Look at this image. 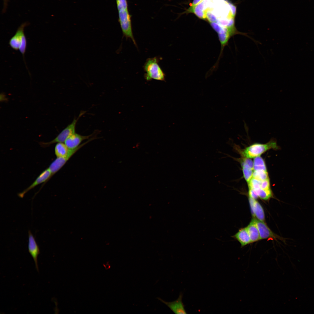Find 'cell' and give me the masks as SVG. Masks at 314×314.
<instances>
[{
  "mask_svg": "<svg viewBox=\"0 0 314 314\" xmlns=\"http://www.w3.org/2000/svg\"><path fill=\"white\" fill-rule=\"evenodd\" d=\"M160 58L156 56L147 58L143 67L144 78L147 81L153 79L165 81V74L159 65Z\"/></svg>",
  "mask_w": 314,
  "mask_h": 314,
  "instance_id": "obj_1",
  "label": "cell"
},
{
  "mask_svg": "<svg viewBox=\"0 0 314 314\" xmlns=\"http://www.w3.org/2000/svg\"><path fill=\"white\" fill-rule=\"evenodd\" d=\"M232 237L236 239L242 247L251 243L250 238L246 227L241 228Z\"/></svg>",
  "mask_w": 314,
  "mask_h": 314,
  "instance_id": "obj_12",
  "label": "cell"
},
{
  "mask_svg": "<svg viewBox=\"0 0 314 314\" xmlns=\"http://www.w3.org/2000/svg\"><path fill=\"white\" fill-rule=\"evenodd\" d=\"M91 141V139H89L75 148L69 149L68 152L66 156L57 157L51 163L48 167L51 173V177L61 169L78 150Z\"/></svg>",
  "mask_w": 314,
  "mask_h": 314,
  "instance_id": "obj_4",
  "label": "cell"
},
{
  "mask_svg": "<svg viewBox=\"0 0 314 314\" xmlns=\"http://www.w3.org/2000/svg\"><path fill=\"white\" fill-rule=\"evenodd\" d=\"M29 24L28 22L22 23L18 28L15 35L10 39L9 44L13 49L15 51L19 50L22 42V36L24 33V28Z\"/></svg>",
  "mask_w": 314,
  "mask_h": 314,
  "instance_id": "obj_6",
  "label": "cell"
},
{
  "mask_svg": "<svg viewBox=\"0 0 314 314\" xmlns=\"http://www.w3.org/2000/svg\"><path fill=\"white\" fill-rule=\"evenodd\" d=\"M254 170H262L267 171L265 161L260 156L255 158L253 162Z\"/></svg>",
  "mask_w": 314,
  "mask_h": 314,
  "instance_id": "obj_16",
  "label": "cell"
},
{
  "mask_svg": "<svg viewBox=\"0 0 314 314\" xmlns=\"http://www.w3.org/2000/svg\"><path fill=\"white\" fill-rule=\"evenodd\" d=\"M255 191L258 197L263 200H267L272 196V193L270 189L263 190L260 188Z\"/></svg>",
  "mask_w": 314,
  "mask_h": 314,
  "instance_id": "obj_19",
  "label": "cell"
},
{
  "mask_svg": "<svg viewBox=\"0 0 314 314\" xmlns=\"http://www.w3.org/2000/svg\"><path fill=\"white\" fill-rule=\"evenodd\" d=\"M249 197L254 199H256L258 197L256 192L253 189L249 188Z\"/></svg>",
  "mask_w": 314,
  "mask_h": 314,
  "instance_id": "obj_22",
  "label": "cell"
},
{
  "mask_svg": "<svg viewBox=\"0 0 314 314\" xmlns=\"http://www.w3.org/2000/svg\"><path fill=\"white\" fill-rule=\"evenodd\" d=\"M279 147L274 140H271L266 143H256L246 147L242 151V155L246 158H251L259 156L267 151L270 149H277Z\"/></svg>",
  "mask_w": 314,
  "mask_h": 314,
  "instance_id": "obj_2",
  "label": "cell"
},
{
  "mask_svg": "<svg viewBox=\"0 0 314 314\" xmlns=\"http://www.w3.org/2000/svg\"><path fill=\"white\" fill-rule=\"evenodd\" d=\"M252 178L260 181L269 179L267 171L262 170H254Z\"/></svg>",
  "mask_w": 314,
  "mask_h": 314,
  "instance_id": "obj_18",
  "label": "cell"
},
{
  "mask_svg": "<svg viewBox=\"0 0 314 314\" xmlns=\"http://www.w3.org/2000/svg\"><path fill=\"white\" fill-rule=\"evenodd\" d=\"M51 178V173L49 168L43 171L37 178L35 181L29 187L18 194V196L22 198L25 194L38 185L47 181Z\"/></svg>",
  "mask_w": 314,
  "mask_h": 314,
  "instance_id": "obj_5",
  "label": "cell"
},
{
  "mask_svg": "<svg viewBox=\"0 0 314 314\" xmlns=\"http://www.w3.org/2000/svg\"><path fill=\"white\" fill-rule=\"evenodd\" d=\"M260 189L263 190L270 189V182L269 179L261 181L260 184Z\"/></svg>",
  "mask_w": 314,
  "mask_h": 314,
  "instance_id": "obj_21",
  "label": "cell"
},
{
  "mask_svg": "<svg viewBox=\"0 0 314 314\" xmlns=\"http://www.w3.org/2000/svg\"><path fill=\"white\" fill-rule=\"evenodd\" d=\"M69 149L65 143H57L55 147V154L57 157L65 156L67 154Z\"/></svg>",
  "mask_w": 314,
  "mask_h": 314,
  "instance_id": "obj_14",
  "label": "cell"
},
{
  "mask_svg": "<svg viewBox=\"0 0 314 314\" xmlns=\"http://www.w3.org/2000/svg\"><path fill=\"white\" fill-rule=\"evenodd\" d=\"M94 133L88 135H83L75 132L67 138L65 143L69 149L75 148L81 145L83 140L90 138Z\"/></svg>",
  "mask_w": 314,
  "mask_h": 314,
  "instance_id": "obj_8",
  "label": "cell"
},
{
  "mask_svg": "<svg viewBox=\"0 0 314 314\" xmlns=\"http://www.w3.org/2000/svg\"><path fill=\"white\" fill-rule=\"evenodd\" d=\"M28 252L33 258L36 268L38 272V257L40 253V250L34 237L30 230L28 231Z\"/></svg>",
  "mask_w": 314,
  "mask_h": 314,
  "instance_id": "obj_7",
  "label": "cell"
},
{
  "mask_svg": "<svg viewBox=\"0 0 314 314\" xmlns=\"http://www.w3.org/2000/svg\"><path fill=\"white\" fill-rule=\"evenodd\" d=\"M242 165L244 178L248 183L252 177L254 169L244 162H242Z\"/></svg>",
  "mask_w": 314,
  "mask_h": 314,
  "instance_id": "obj_15",
  "label": "cell"
},
{
  "mask_svg": "<svg viewBox=\"0 0 314 314\" xmlns=\"http://www.w3.org/2000/svg\"><path fill=\"white\" fill-rule=\"evenodd\" d=\"M85 112H81L77 118H74L72 122L64 129L53 140L48 142H41L40 143L41 146L43 147H47L55 143L65 142L66 139L70 135L75 133L76 126L77 123L80 118Z\"/></svg>",
  "mask_w": 314,
  "mask_h": 314,
  "instance_id": "obj_3",
  "label": "cell"
},
{
  "mask_svg": "<svg viewBox=\"0 0 314 314\" xmlns=\"http://www.w3.org/2000/svg\"><path fill=\"white\" fill-rule=\"evenodd\" d=\"M182 297L183 294L181 293L177 299L173 301L167 302L159 298L158 299L166 304L174 313L187 314L182 301Z\"/></svg>",
  "mask_w": 314,
  "mask_h": 314,
  "instance_id": "obj_9",
  "label": "cell"
},
{
  "mask_svg": "<svg viewBox=\"0 0 314 314\" xmlns=\"http://www.w3.org/2000/svg\"><path fill=\"white\" fill-rule=\"evenodd\" d=\"M261 181L252 178L248 183L249 188L253 189L255 190L260 188Z\"/></svg>",
  "mask_w": 314,
  "mask_h": 314,
  "instance_id": "obj_20",
  "label": "cell"
},
{
  "mask_svg": "<svg viewBox=\"0 0 314 314\" xmlns=\"http://www.w3.org/2000/svg\"><path fill=\"white\" fill-rule=\"evenodd\" d=\"M249 201L253 216L258 220L264 221L265 220V213L261 205L256 199L250 197H249Z\"/></svg>",
  "mask_w": 314,
  "mask_h": 314,
  "instance_id": "obj_10",
  "label": "cell"
},
{
  "mask_svg": "<svg viewBox=\"0 0 314 314\" xmlns=\"http://www.w3.org/2000/svg\"><path fill=\"white\" fill-rule=\"evenodd\" d=\"M251 242L257 241L260 240L259 231L256 226L255 218H253L246 227Z\"/></svg>",
  "mask_w": 314,
  "mask_h": 314,
  "instance_id": "obj_13",
  "label": "cell"
},
{
  "mask_svg": "<svg viewBox=\"0 0 314 314\" xmlns=\"http://www.w3.org/2000/svg\"><path fill=\"white\" fill-rule=\"evenodd\" d=\"M260 237V240L270 238H277L276 235L274 233L266 224L263 222L255 219Z\"/></svg>",
  "mask_w": 314,
  "mask_h": 314,
  "instance_id": "obj_11",
  "label": "cell"
},
{
  "mask_svg": "<svg viewBox=\"0 0 314 314\" xmlns=\"http://www.w3.org/2000/svg\"><path fill=\"white\" fill-rule=\"evenodd\" d=\"M118 14L126 13L129 11L127 0H116Z\"/></svg>",
  "mask_w": 314,
  "mask_h": 314,
  "instance_id": "obj_17",
  "label": "cell"
}]
</instances>
